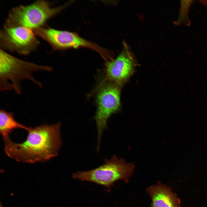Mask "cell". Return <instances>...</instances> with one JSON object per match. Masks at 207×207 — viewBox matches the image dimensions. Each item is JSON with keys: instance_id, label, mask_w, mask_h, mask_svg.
<instances>
[{"instance_id": "obj_4", "label": "cell", "mask_w": 207, "mask_h": 207, "mask_svg": "<svg viewBox=\"0 0 207 207\" xmlns=\"http://www.w3.org/2000/svg\"><path fill=\"white\" fill-rule=\"evenodd\" d=\"M135 166L126 162L116 155L105 159L104 163L92 170L74 173L72 177L80 181L93 182L110 188L117 181L122 180L126 183L132 176Z\"/></svg>"}, {"instance_id": "obj_8", "label": "cell", "mask_w": 207, "mask_h": 207, "mask_svg": "<svg viewBox=\"0 0 207 207\" xmlns=\"http://www.w3.org/2000/svg\"><path fill=\"white\" fill-rule=\"evenodd\" d=\"M115 58L106 62L104 80L120 84L128 78L133 69V61L131 52L126 44Z\"/></svg>"}, {"instance_id": "obj_11", "label": "cell", "mask_w": 207, "mask_h": 207, "mask_svg": "<svg viewBox=\"0 0 207 207\" xmlns=\"http://www.w3.org/2000/svg\"><path fill=\"white\" fill-rule=\"evenodd\" d=\"M1 207H3V206H1Z\"/></svg>"}, {"instance_id": "obj_7", "label": "cell", "mask_w": 207, "mask_h": 207, "mask_svg": "<svg viewBox=\"0 0 207 207\" xmlns=\"http://www.w3.org/2000/svg\"><path fill=\"white\" fill-rule=\"evenodd\" d=\"M33 30L22 26L3 27L0 32L1 49L28 55L40 44Z\"/></svg>"}, {"instance_id": "obj_3", "label": "cell", "mask_w": 207, "mask_h": 207, "mask_svg": "<svg viewBox=\"0 0 207 207\" xmlns=\"http://www.w3.org/2000/svg\"><path fill=\"white\" fill-rule=\"evenodd\" d=\"M69 3L56 7L45 0L14 7L10 10L3 27L22 26L33 30L45 26L50 19L64 9Z\"/></svg>"}, {"instance_id": "obj_1", "label": "cell", "mask_w": 207, "mask_h": 207, "mask_svg": "<svg viewBox=\"0 0 207 207\" xmlns=\"http://www.w3.org/2000/svg\"><path fill=\"white\" fill-rule=\"evenodd\" d=\"M61 123L30 127L26 140L16 143L10 137L2 138L5 154L18 162L28 163L43 162L57 156L62 143Z\"/></svg>"}, {"instance_id": "obj_10", "label": "cell", "mask_w": 207, "mask_h": 207, "mask_svg": "<svg viewBox=\"0 0 207 207\" xmlns=\"http://www.w3.org/2000/svg\"><path fill=\"white\" fill-rule=\"evenodd\" d=\"M22 129L28 131L30 127L18 122L13 113L2 109L0 110V132L2 138L9 137V135L15 129Z\"/></svg>"}, {"instance_id": "obj_2", "label": "cell", "mask_w": 207, "mask_h": 207, "mask_svg": "<svg viewBox=\"0 0 207 207\" xmlns=\"http://www.w3.org/2000/svg\"><path fill=\"white\" fill-rule=\"evenodd\" d=\"M53 70L50 66L23 60L0 49V91H14L21 95L22 93L21 83L24 80L30 81L42 88V83L34 77L33 74L42 71L51 72Z\"/></svg>"}, {"instance_id": "obj_5", "label": "cell", "mask_w": 207, "mask_h": 207, "mask_svg": "<svg viewBox=\"0 0 207 207\" xmlns=\"http://www.w3.org/2000/svg\"><path fill=\"white\" fill-rule=\"evenodd\" d=\"M96 95V112L94 116L97 131V150H99L103 131L110 116L120 106V90L117 84L103 80L97 88Z\"/></svg>"}, {"instance_id": "obj_9", "label": "cell", "mask_w": 207, "mask_h": 207, "mask_svg": "<svg viewBox=\"0 0 207 207\" xmlns=\"http://www.w3.org/2000/svg\"><path fill=\"white\" fill-rule=\"evenodd\" d=\"M146 191L151 198L152 207H181L176 194L160 182L148 187Z\"/></svg>"}, {"instance_id": "obj_6", "label": "cell", "mask_w": 207, "mask_h": 207, "mask_svg": "<svg viewBox=\"0 0 207 207\" xmlns=\"http://www.w3.org/2000/svg\"><path fill=\"white\" fill-rule=\"evenodd\" d=\"M33 30L36 36L47 42L54 50L86 47L96 51L105 60L108 59L111 55L108 50L81 38L75 32L57 30L48 26Z\"/></svg>"}]
</instances>
